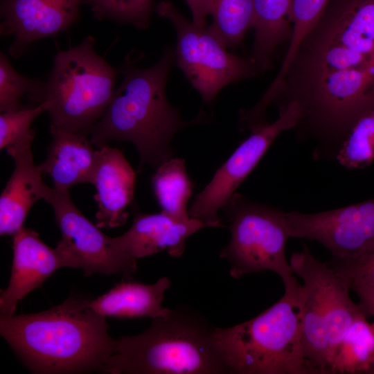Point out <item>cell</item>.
Returning <instances> with one entry per match:
<instances>
[{
	"instance_id": "1",
	"label": "cell",
	"mask_w": 374,
	"mask_h": 374,
	"mask_svg": "<svg viewBox=\"0 0 374 374\" xmlns=\"http://www.w3.org/2000/svg\"><path fill=\"white\" fill-rule=\"evenodd\" d=\"M266 94L274 103L285 96L279 108L297 102V126L319 140L314 156L335 158L355 123L374 110V0L331 1Z\"/></svg>"
},
{
	"instance_id": "2",
	"label": "cell",
	"mask_w": 374,
	"mask_h": 374,
	"mask_svg": "<svg viewBox=\"0 0 374 374\" xmlns=\"http://www.w3.org/2000/svg\"><path fill=\"white\" fill-rule=\"evenodd\" d=\"M90 299L71 295L37 313L0 316V334L33 373L100 371L116 339L106 317L89 307Z\"/></svg>"
},
{
	"instance_id": "3",
	"label": "cell",
	"mask_w": 374,
	"mask_h": 374,
	"mask_svg": "<svg viewBox=\"0 0 374 374\" xmlns=\"http://www.w3.org/2000/svg\"><path fill=\"white\" fill-rule=\"evenodd\" d=\"M175 53L165 49L160 59L146 69L128 65L107 109L90 132V140L100 148L112 141L133 143L140 166L158 167L172 158L175 134L202 121L183 120L166 98V84Z\"/></svg>"
},
{
	"instance_id": "4",
	"label": "cell",
	"mask_w": 374,
	"mask_h": 374,
	"mask_svg": "<svg viewBox=\"0 0 374 374\" xmlns=\"http://www.w3.org/2000/svg\"><path fill=\"white\" fill-rule=\"evenodd\" d=\"M215 327L187 306L152 319L143 332L116 339L100 372L110 374H230Z\"/></svg>"
},
{
	"instance_id": "5",
	"label": "cell",
	"mask_w": 374,
	"mask_h": 374,
	"mask_svg": "<svg viewBox=\"0 0 374 374\" xmlns=\"http://www.w3.org/2000/svg\"><path fill=\"white\" fill-rule=\"evenodd\" d=\"M305 287L297 280L256 317L215 327L219 349L230 374H312L302 344Z\"/></svg>"
},
{
	"instance_id": "6",
	"label": "cell",
	"mask_w": 374,
	"mask_h": 374,
	"mask_svg": "<svg viewBox=\"0 0 374 374\" xmlns=\"http://www.w3.org/2000/svg\"><path fill=\"white\" fill-rule=\"evenodd\" d=\"M94 44L88 36L53 57L44 100L51 132L87 136L114 97L117 71L96 52Z\"/></svg>"
},
{
	"instance_id": "7",
	"label": "cell",
	"mask_w": 374,
	"mask_h": 374,
	"mask_svg": "<svg viewBox=\"0 0 374 374\" xmlns=\"http://www.w3.org/2000/svg\"><path fill=\"white\" fill-rule=\"evenodd\" d=\"M222 210L231 238L219 256L229 264L230 275L239 278L271 271L278 275L285 288L291 286L296 278L285 256L287 241L290 238L285 212L236 193Z\"/></svg>"
},
{
	"instance_id": "8",
	"label": "cell",
	"mask_w": 374,
	"mask_h": 374,
	"mask_svg": "<svg viewBox=\"0 0 374 374\" xmlns=\"http://www.w3.org/2000/svg\"><path fill=\"white\" fill-rule=\"evenodd\" d=\"M157 13L172 22L177 33V63L204 103L211 102L225 86L256 74L251 60L227 51L226 46L205 27L188 20L168 1L154 8Z\"/></svg>"
},
{
	"instance_id": "9",
	"label": "cell",
	"mask_w": 374,
	"mask_h": 374,
	"mask_svg": "<svg viewBox=\"0 0 374 374\" xmlns=\"http://www.w3.org/2000/svg\"><path fill=\"white\" fill-rule=\"evenodd\" d=\"M279 110L278 119L251 131L217 169L188 209L190 217L204 222L208 227L223 226L218 211L226 206L276 137L282 132L296 127L302 117L301 107L296 101L287 103Z\"/></svg>"
},
{
	"instance_id": "10",
	"label": "cell",
	"mask_w": 374,
	"mask_h": 374,
	"mask_svg": "<svg viewBox=\"0 0 374 374\" xmlns=\"http://www.w3.org/2000/svg\"><path fill=\"white\" fill-rule=\"evenodd\" d=\"M285 217L290 238L317 241L335 259L353 258L374 242V197L319 213L285 212Z\"/></svg>"
},
{
	"instance_id": "11",
	"label": "cell",
	"mask_w": 374,
	"mask_h": 374,
	"mask_svg": "<svg viewBox=\"0 0 374 374\" xmlns=\"http://www.w3.org/2000/svg\"><path fill=\"white\" fill-rule=\"evenodd\" d=\"M51 205L61 239L56 248L71 267L80 268L85 276L93 274H123L124 269L112 243V237L104 234L76 207L69 190L52 188L46 201Z\"/></svg>"
},
{
	"instance_id": "12",
	"label": "cell",
	"mask_w": 374,
	"mask_h": 374,
	"mask_svg": "<svg viewBox=\"0 0 374 374\" xmlns=\"http://www.w3.org/2000/svg\"><path fill=\"white\" fill-rule=\"evenodd\" d=\"M82 0H1L0 34L13 36L8 54L17 58L34 42L66 30L79 18Z\"/></svg>"
},
{
	"instance_id": "13",
	"label": "cell",
	"mask_w": 374,
	"mask_h": 374,
	"mask_svg": "<svg viewBox=\"0 0 374 374\" xmlns=\"http://www.w3.org/2000/svg\"><path fill=\"white\" fill-rule=\"evenodd\" d=\"M206 227H208L206 223L193 217L179 222L163 212L139 213L127 231L112 237V243L125 276H130L136 271V261L140 258L162 251L172 257L181 256L187 239Z\"/></svg>"
},
{
	"instance_id": "14",
	"label": "cell",
	"mask_w": 374,
	"mask_h": 374,
	"mask_svg": "<svg viewBox=\"0 0 374 374\" xmlns=\"http://www.w3.org/2000/svg\"><path fill=\"white\" fill-rule=\"evenodd\" d=\"M12 236L11 275L7 287L0 292V312L5 315L14 314L18 303L56 270L71 267L64 256L46 245L33 229L24 226Z\"/></svg>"
},
{
	"instance_id": "15",
	"label": "cell",
	"mask_w": 374,
	"mask_h": 374,
	"mask_svg": "<svg viewBox=\"0 0 374 374\" xmlns=\"http://www.w3.org/2000/svg\"><path fill=\"white\" fill-rule=\"evenodd\" d=\"M294 274L315 285L326 312L330 344V361L337 346L351 326L365 314L350 296L349 283L328 264L315 258L305 244L290 259Z\"/></svg>"
},
{
	"instance_id": "16",
	"label": "cell",
	"mask_w": 374,
	"mask_h": 374,
	"mask_svg": "<svg viewBox=\"0 0 374 374\" xmlns=\"http://www.w3.org/2000/svg\"><path fill=\"white\" fill-rule=\"evenodd\" d=\"M29 137L6 150L15 167L0 197V234L14 235L22 227L32 206L39 199L47 201L52 188L42 181L39 165L33 162Z\"/></svg>"
},
{
	"instance_id": "17",
	"label": "cell",
	"mask_w": 374,
	"mask_h": 374,
	"mask_svg": "<svg viewBox=\"0 0 374 374\" xmlns=\"http://www.w3.org/2000/svg\"><path fill=\"white\" fill-rule=\"evenodd\" d=\"M135 182L136 172L118 149L109 145L97 148L91 184L96 190L98 227L115 228L126 222Z\"/></svg>"
},
{
	"instance_id": "18",
	"label": "cell",
	"mask_w": 374,
	"mask_h": 374,
	"mask_svg": "<svg viewBox=\"0 0 374 374\" xmlns=\"http://www.w3.org/2000/svg\"><path fill=\"white\" fill-rule=\"evenodd\" d=\"M51 133L53 138L46 158L39 165L42 174H48L53 188L58 190H69L78 184H91L97 149L90 139L63 130Z\"/></svg>"
},
{
	"instance_id": "19",
	"label": "cell",
	"mask_w": 374,
	"mask_h": 374,
	"mask_svg": "<svg viewBox=\"0 0 374 374\" xmlns=\"http://www.w3.org/2000/svg\"><path fill=\"white\" fill-rule=\"evenodd\" d=\"M171 280L163 276L154 283L123 281L107 292L91 299L89 307L105 317L154 319L169 312L162 302L166 292L170 287Z\"/></svg>"
},
{
	"instance_id": "20",
	"label": "cell",
	"mask_w": 374,
	"mask_h": 374,
	"mask_svg": "<svg viewBox=\"0 0 374 374\" xmlns=\"http://www.w3.org/2000/svg\"><path fill=\"white\" fill-rule=\"evenodd\" d=\"M292 1L253 0L252 28L255 33L252 60L260 69H267L275 48L292 38L290 15Z\"/></svg>"
},
{
	"instance_id": "21",
	"label": "cell",
	"mask_w": 374,
	"mask_h": 374,
	"mask_svg": "<svg viewBox=\"0 0 374 374\" xmlns=\"http://www.w3.org/2000/svg\"><path fill=\"white\" fill-rule=\"evenodd\" d=\"M152 185L163 213L179 222L190 217L188 203L193 193V184L182 158H170L157 167Z\"/></svg>"
},
{
	"instance_id": "22",
	"label": "cell",
	"mask_w": 374,
	"mask_h": 374,
	"mask_svg": "<svg viewBox=\"0 0 374 374\" xmlns=\"http://www.w3.org/2000/svg\"><path fill=\"white\" fill-rule=\"evenodd\" d=\"M366 314L350 326L330 361V374H367L374 362V323Z\"/></svg>"
},
{
	"instance_id": "23",
	"label": "cell",
	"mask_w": 374,
	"mask_h": 374,
	"mask_svg": "<svg viewBox=\"0 0 374 374\" xmlns=\"http://www.w3.org/2000/svg\"><path fill=\"white\" fill-rule=\"evenodd\" d=\"M253 0H212L210 30L226 48L238 46L252 28Z\"/></svg>"
},
{
	"instance_id": "24",
	"label": "cell",
	"mask_w": 374,
	"mask_h": 374,
	"mask_svg": "<svg viewBox=\"0 0 374 374\" xmlns=\"http://www.w3.org/2000/svg\"><path fill=\"white\" fill-rule=\"evenodd\" d=\"M335 159L348 169L364 168L374 161V110L355 123Z\"/></svg>"
},
{
	"instance_id": "25",
	"label": "cell",
	"mask_w": 374,
	"mask_h": 374,
	"mask_svg": "<svg viewBox=\"0 0 374 374\" xmlns=\"http://www.w3.org/2000/svg\"><path fill=\"white\" fill-rule=\"evenodd\" d=\"M45 82L27 78L19 73L11 65L8 57L0 53V112L23 108L24 95L37 104L44 100Z\"/></svg>"
},
{
	"instance_id": "26",
	"label": "cell",
	"mask_w": 374,
	"mask_h": 374,
	"mask_svg": "<svg viewBox=\"0 0 374 374\" xmlns=\"http://www.w3.org/2000/svg\"><path fill=\"white\" fill-rule=\"evenodd\" d=\"M94 17L145 29L154 9V0H87Z\"/></svg>"
},
{
	"instance_id": "27",
	"label": "cell",
	"mask_w": 374,
	"mask_h": 374,
	"mask_svg": "<svg viewBox=\"0 0 374 374\" xmlns=\"http://www.w3.org/2000/svg\"><path fill=\"white\" fill-rule=\"evenodd\" d=\"M332 0H293L290 19L293 24L292 35L284 63L294 60L305 37L315 26Z\"/></svg>"
},
{
	"instance_id": "28",
	"label": "cell",
	"mask_w": 374,
	"mask_h": 374,
	"mask_svg": "<svg viewBox=\"0 0 374 374\" xmlns=\"http://www.w3.org/2000/svg\"><path fill=\"white\" fill-rule=\"evenodd\" d=\"M45 101L30 107L1 112L0 115V149L15 144L24 139L35 136L31 128L34 120L47 110Z\"/></svg>"
},
{
	"instance_id": "29",
	"label": "cell",
	"mask_w": 374,
	"mask_h": 374,
	"mask_svg": "<svg viewBox=\"0 0 374 374\" xmlns=\"http://www.w3.org/2000/svg\"><path fill=\"white\" fill-rule=\"evenodd\" d=\"M328 262L349 285L362 283L374 285V242L353 258H333Z\"/></svg>"
},
{
	"instance_id": "30",
	"label": "cell",
	"mask_w": 374,
	"mask_h": 374,
	"mask_svg": "<svg viewBox=\"0 0 374 374\" xmlns=\"http://www.w3.org/2000/svg\"><path fill=\"white\" fill-rule=\"evenodd\" d=\"M350 290L354 291L359 298L357 303L367 317H374V285L352 283Z\"/></svg>"
},
{
	"instance_id": "31",
	"label": "cell",
	"mask_w": 374,
	"mask_h": 374,
	"mask_svg": "<svg viewBox=\"0 0 374 374\" xmlns=\"http://www.w3.org/2000/svg\"><path fill=\"white\" fill-rule=\"evenodd\" d=\"M192 15V21L197 26L205 27L206 17L211 14L212 0H186Z\"/></svg>"
},
{
	"instance_id": "32",
	"label": "cell",
	"mask_w": 374,
	"mask_h": 374,
	"mask_svg": "<svg viewBox=\"0 0 374 374\" xmlns=\"http://www.w3.org/2000/svg\"><path fill=\"white\" fill-rule=\"evenodd\" d=\"M367 374H374V362L368 370Z\"/></svg>"
}]
</instances>
